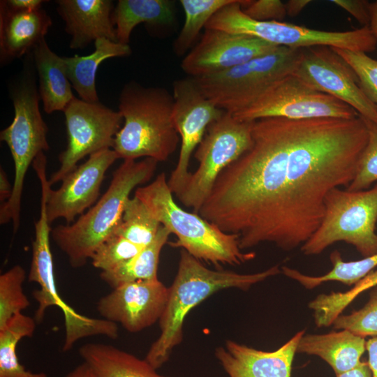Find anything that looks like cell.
I'll return each instance as SVG.
<instances>
[{"label":"cell","instance_id":"cell-31","mask_svg":"<svg viewBox=\"0 0 377 377\" xmlns=\"http://www.w3.org/2000/svg\"><path fill=\"white\" fill-rule=\"evenodd\" d=\"M377 286V268L374 269L346 292H332L318 295L309 306L314 311L318 327L332 325L334 320L362 293Z\"/></svg>","mask_w":377,"mask_h":377},{"label":"cell","instance_id":"cell-5","mask_svg":"<svg viewBox=\"0 0 377 377\" xmlns=\"http://www.w3.org/2000/svg\"><path fill=\"white\" fill-rule=\"evenodd\" d=\"M134 196L177 237L175 242H168L170 246L182 248L195 258L215 265H242L255 258L254 252H244L240 248L237 235L226 233L199 214L179 207L163 172L148 184L138 187Z\"/></svg>","mask_w":377,"mask_h":377},{"label":"cell","instance_id":"cell-26","mask_svg":"<svg viewBox=\"0 0 377 377\" xmlns=\"http://www.w3.org/2000/svg\"><path fill=\"white\" fill-rule=\"evenodd\" d=\"M174 20V4L169 0H119L112 13L118 42L126 45L139 24L168 25Z\"/></svg>","mask_w":377,"mask_h":377},{"label":"cell","instance_id":"cell-43","mask_svg":"<svg viewBox=\"0 0 377 377\" xmlns=\"http://www.w3.org/2000/svg\"><path fill=\"white\" fill-rule=\"evenodd\" d=\"M311 2L309 0H290L285 3L286 13L290 17H295Z\"/></svg>","mask_w":377,"mask_h":377},{"label":"cell","instance_id":"cell-20","mask_svg":"<svg viewBox=\"0 0 377 377\" xmlns=\"http://www.w3.org/2000/svg\"><path fill=\"white\" fill-rule=\"evenodd\" d=\"M56 3L65 30L71 36V49H83L100 38L118 42L112 1L59 0Z\"/></svg>","mask_w":377,"mask_h":377},{"label":"cell","instance_id":"cell-2","mask_svg":"<svg viewBox=\"0 0 377 377\" xmlns=\"http://www.w3.org/2000/svg\"><path fill=\"white\" fill-rule=\"evenodd\" d=\"M280 272L278 265L253 274L212 270L182 249L177 272L158 320L161 333L150 346L145 360L156 369L164 364L174 348L182 341L183 325L188 313L214 293L230 288L247 290Z\"/></svg>","mask_w":377,"mask_h":377},{"label":"cell","instance_id":"cell-7","mask_svg":"<svg viewBox=\"0 0 377 377\" xmlns=\"http://www.w3.org/2000/svg\"><path fill=\"white\" fill-rule=\"evenodd\" d=\"M243 0H235L215 13L205 28L258 38L277 46L306 49L326 46L368 53L376 43L369 26L346 31L310 29L281 21H258L242 10Z\"/></svg>","mask_w":377,"mask_h":377},{"label":"cell","instance_id":"cell-16","mask_svg":"<svg viewBox=\"0 0 377 377\" xmlns=\"http://www.w3.org/2000/svg\"><path fill=\"white\" fill-rule=\"evenodd\" d=\"M119 158L112 149L101 150L66 175L58 189L52 190L50 186L46 198L50 224L58 219L71 224L92 207L97 202L107 170Z\"/></svg>","mask_w":377,"mask_h":377},{"label":"cell","instance_id":"cell-35","mask_svg":"<svg viewBox=\"0 0 377 377\" xmlns=\"http://www.w3.org/2000/svg\"><path fill=\"white\" fill-rule=\"evenodd\" d=\"M367 304L348 315H339L333 322L334 328L348 330L359 336L377 337V288H373Z\"/></svg>","mask_w":377,"mask_h":377},{"label":"cell","instance_id":"cell-8","mask_svg":"<svg viewBox=\"0 0 377 377\" xmlns=\"http://www.w3.org/2000/svg\"><path fill=\"white\" fill-rule=\"evenodd\" d=\"M325 204L320 226L301 246L304 255L320 254L339 241L353 245L363 258L377 253V183L358 191L335 188Z\"/></svg>","mask_w":377,"mask_h":377},{"label":"cell","instance_id":"cell-6","mask_svg":"<svg viewBox=\"0 0 377 377\" xmlns=\"http://www.w3.org/2000/svg\"><path fill=\"white\" fill-rule=\"evenodd\" d=\"M14 117L0 133L1 141L8 145L14 163V182L10 199L0 207V223L12 221L13 232L20 224L21 201L29 167L37 156L50 149L48 127L39 108V92L31 77H24L11 95Z\"/></svg>","mask_w":377,"mask_h":377},{"label":"cell","instance_id":"cell-36","mask_svg":"<svg viewBox=\"0 0 377 377\" xmlns=\"http://www.w3.org/2000/svg\"><path fill=\"white\" fill-rule=\"evenodd\" d=\"M331 48L355 71L361 89L377 108V59L363 52Z\"/></svg>","mask_w":377,"mask_h":377},{"label":"cell","instance_id":"cell-44","mask_svg":"<svg viewBox=\"0 0 377 377\" xmlns=\"http://www.w3.org/2000/svg\"><path fill=\"white\" fill-rule=\"evenodd\" d=\"M65 377H97L90 367L84 362L71 370Z\"/></svg>","mask_w":377,"mask_h":377},{"label":"cell","instance_id":"cell-13","mask_svg":"<svg viewBox=\"0 0 377 377\" xmlns=\"http://www.w3.org/2000/svg\"><path fill=\"white\" fill-rule=\"evenodd\" d=\"M68 135L65 150L59 156L60 166L48 179L50 186L61 182L87 156L112 149L123 117L100 102L74 98L64 110Z\"/></svg>","mask_w":377,"mask_h":377},{"label":"cell","instance_id":"cell-40","mask_svg":"<svg viewBox=\"0 0 377 377\" xmlns=\"http://www.w3.org/2000/svg\"><path fill=\"white\" fill-rule=\"evenodd\" d=\"M6 4L15 9L22 10H34L41 8L43 3L46 1L41 0H6Z\"/></svg>","mask_w":377,"mask_h":377},{"label":"cell","instance_id":"cell-37","mask_svg":"<svg viewBox=\"0 0 377 377\" xmlns=\"http://www.w3.org/2000/svg\"><path fill=\"white\" fill-rule=\"evenodd\" d=\"M241 8L258 21H279L287 15L285 3L280 0H243Z\"/></svg>","mask_w":377,"mask_h":377},{"label":"cell","instance_id":"cell-32","mask_svg":"<svg viewBox=\"0 0 377 377\" xmlns=\"http://www.w3.org/2000/svg\"><path fill=\"white\" fill-rule=\"evenodd\" d=\"M25 279L26 272L19 265L0 275V329L30 305L22 288Z\"/></svg>","mask_w":377,"mask_h":377},{"label":"cell","instance_id":"cell-17","mask_svg":"<svg viewBox=\"0 0 377 377\" xmlns=\"http://www.w3.org/2000/svg\"><path fill=\"white\" fill-rule=\"evenodd\" d=\"M278 47L248 35L205 29L200 41L184 58L181 67L193 77H202L235 67Z\"/></svg>","mask_w":377,"mask_h":377},{"label":"cell","instance_id":"cell-30","mask_svg":"<svg viewBox=\"0 0 377 377\" xmlns=\"http://www.w3.org/2000/svg\"><path fill=\"white\" fill-rule=\"evenodd\" d=\"M235 0H181L185 14L184 26L174 43L177 55L184 54L195 42L209 20L224 6Z\"/></svg>","mask_w":377,"mask_h":377},{"label":"cell","instance_id":"cell-11","mask_svg":"<svg viewBox=\"0 0 377 377\" xmlns=\"http://www.w3.org/2000/svg\"><path fill=\"white\" fill-rule=\"evenodd\" d=\"M232 114L243 121L274 117L350 119L359 116L348 105L313 89L293 73L274 82L251 103Z\"/></svg>","mask_w":377,"mask_h":377},{"label":"cell","instance_id":"cell-22","mask_svg":"<svg viewBox=\"0 0 377 377\" xmlns=\"http://www.w3.org/2000/svg\"><path fill=\"white\" fill-rule=\"evenodd\" d=\"M365 350L364 337L348 330H341L323 334H304L300 340L297 353L320 357L337 376L359 365Z\"/></svg>","mask_w":377,"mask_h":377},{"label":"cell","instance_id":"cell-27","mask_svg":"<svg viewBox=\"0 0 377 377\" xmlns=\"http://www.w3.org/2000/svg\"><path fill=\"white\" fill-rule=\"evenodd\" d=\"M170 234V230L161 225L150 244L124 263L111 270L101 272V279L112 288L127 283L158 279L160 254Z\"/></svg>","mask_w":377,"mask_h":377},{"label":"cell","instance_id":"cell-29","mask_svg":"<svg viewBox=\"0 0 377 377\" xmlns=\"http://www.w3.org/2000/svg\"><path fill=\"white\" fill-rule=\"evenodd\" d=\"M161 224L139 198H129L113 232L135 244L145 247L155 239Z\"/></svg>","mask_w":377,"mask_h":377},{"label":"cell","instance_id":"cell-28","mask_svg":"<svg viewBox=\"0 0 377 377\" xmlns=\"http://www.w3.org/2000/svg\"><path fill=\"white\" fill-rule=\"evenodd\" d=\"M36 323L34 318L20 313L0 329V377H47L45 373L27 370L16 354L17 343L33 335Z\"/></svg>","mask_w":377,"mask_h":377},{"label":"cell","instance_id":"cell-14","mask_svg":"<svg viewBox=\"0 0 377 377\" xmlns=\"http://www.w3.org/2000/svg\"><path fill=\"white\" fill-rule=\"evenodd\" d=\"M172 119L181 139L177 163L168 179V186L177 197L191 173V156L202 141L208 126L226 111L215 105L201 91L193 78L175 80Z\"/></svg>","mask_w":377,"mask_h":377},{"label":"cell","instance_id":"cell-12","mask_svg":"<svg viewBox=\"0 0 377 377\" xmlns=\"http://www.w3.org/2000/svg\"><path fill=\"white\" fill-rule=\"evenodd\" d=\"M38 179L41 185L40 211L39 219L34 225L35 236L32 242V256L27 276L29 282L36 283L39 286V288L33 293V297L38 302L34 318L37 323H40L48 308L53 306L59 307L64 319V341L68 345H74L79 340L95 334L98 323L96 318L87 317L77 312L59 294L50 249L52 228L46 214L47 191L50 185L45 174H41Z\"/></svg>","mask_w":377,"mask_h":377},{"label":"cell","instance_id":"cell-25","mask_svg":"<svg viewBox=\"0 0 377 377\" xmlns=\"http://www.w3.org/2000/svg\"><path fill=\"white\" fill-rule=\"evenodd\" d=\"M95 50L88 56L64 57L67 77L80 99L89 103L99 102L96 89L98 66L105 60L125 57L131 53L128 45L100 38L94 42Z\"/></svg>","mask_w":377,"mask_h":377},{"label":"cell","instance_id":"cell-10","mask_svg":"<svg viewBox=\"0 0 377 377\" xmlns=\"http://www.w3.org/2000/svg\"><path fill=\"white\" fill-rule=\"evenodd\" d=\"M251 127L227 112L208 126L194 154L198 166L177 196L184 206L198 214L220 173L251 147Z\"/></svg>","mask_w":377,"mask_h":377},{"label":"cell","instance_id":"cell-21","mask_svg":"<svg viewBox=\"0 0 377 377\" xmlns=\"http://www.w3.org/2000/svg\"><path fill=\"white\" fill-rule=\"evenodd\" d=\"M52 22L42 8L15 9L0 2V59L8 63L32 51L45 38Z\"/></svg>","mask_w":377,"mask_h":377},{"label":"cell","instance_id":"cell-1","mask_svg":"<svg viewBox=\"0 0 377 377\" xmlns=\"http://www.w3.org/2000/svg\"><path fill=\"white\" fill-rule=\"evenodd\" d=\"M252 145L218 176L198 214L242 250L291 251L320 226L325 198L349 186L367 145L363 118L252 121Z\"/></svg>","mask_w":377,"mask_h":377},{"label":"cell","instance_id":"cell-4","mask_svg":"<svg viewBox=\"0 0 377 377\" xmlns=\"http://www.w3.org/2000/svg\"><path fill=\"white\" fill-rule=\"evenodd\" d=\"M173 104L172 94L165 88L127 83L119 98L124 124L112 147L119 158L167 161L180 140L172 119Z\"/></svg>","mask_w":377,"mask_h":377},{"label":"cell","instance_id":"cell-45","mask_svg":"<svg viewBox=\"0 0 377 377\" xmlns=\"http://www.w3.org/2000/svg\"><path fill=\"white\" fill-rule=\"evenodd\" d=\"M369 27L377 45V1L369 3Z\"/></svg>","mask_w":377,"mask_h":377},{"label":"cell","instance_id":"cell-19","mask_svg":"<svg viewBox=\"0 0 377 377\" xmlns=\"http://www.w3.org/2000/svg\"><path fill=\"white\" fill-rule=\"evenodd\" d=\"M304 330L279 348L264 351L227 340L215 356L229 377H291L292 364Z\"/></svg>","mask_w":377,"mask_h":377},{"label":"cell","instance_id":"cell-9","mask_svg":"<svg viewBox=\"0 0 377 377\" xmlns=\"http://www.w3.org/2000/svg\"><path fill=\"white\" fill-rule=\"evenodd\" d=\"M302 50L279 46L235 67L193 79L215 105L234 114L251 103L274 82L292 73Z\"/></svg>","mask_w":377,"mask_h":377},{"label":"cell","instance_id":"cell-41","mask_svg":"<svg viewBox=\"0 0 377 377\" xmlns=\"http://www.w3.org/2000/svg\"><path fill=\"white\" fill-rule=\"evenodd\" d=\"M13 186L8 181L6 172L1 167L0 170V201L3 203L11 197Z\"/></svg>","mask_w":377,"mask_h":377},{"label":"cell","instance_id":"cell-15","mask_svg":"<svg viewBox=\"0 0 377 377\" xmlns=\"http://www.w3.org/2000/svg\"><path fill=\"white\" fill-rule=\"evenodd\" d=\"M293 73L313 89L341 101L362 117L377 124V108L361 89L355 71L331 47L303 49Z\"/></svg>","mask_w":377,"mask_h":377},{"label":"cell","instance_id":"cell-34","mask_svg":"<svg viewBox=\"0 0 377 377\" xmlns=\"http://www.w3.org/2000/svg\"><path fill=\"white\" fill-rule=\"evenodd\" d=\"M363 119L368 131V140L360 156L356 175L346 188L350 191L367 190L377 182V124Z\"/></svg>","mask_w":377,"mask_h":377},{"label":"cell","instance_id":"cell-33","mask_svg":"<svg viewBox=\"0 0 377 377\" xmlns=\"http://www.w3.org/2000/svg\"><path fill=\"white\" fill-rule=\"evenodd\" d=\"M143 248L112 232L97 248L90 260L95 268L109 271L135 257Z\"/></svg>","mask_w":377,"mask_h":377},{"label":"cell","instance_id":"cell-23","mask_svg":"<svg viewBox=\"0 0 377 377\" xmlns=\"http://www.w3.org/2000/svg\"><path fill=\"white\" fill-rule=\"evenodd\" d=\"M32 53L44 111L48 114L55 111L64 112L75 98L67 77L64 57L52 51L45 38L34 48Z\"/></svg>","mask_w":377,"mask_h":377},{"label":"cell","instance_id":"cell-42","mask_svg":"<svg viewBox=\"0 0 377 377\" xmlns=\"http://www.w3.org/2000/svg\"><path fill=\"white\" fill-rule=\"evenodd\" d=\"M337 377H373L368 363L361 362L354 369L339 374Z\"/></svg>","mask_w":377,"mask_h":377},{"label":"cell","instance_id":"cell-3","mask_svg":"<svg viewBox=\"0 0 377 377\" xmlns=\"http://www.w3.org/2000/svg\"><path fill=\"white\" fill-rule=\"evenodd\" d=\"M158 162L150 158L124 160L104 194L71 224L52 228L51 238L73 268L84 266L97 248L113 232L134 188L149 182Z\"/></svg>","mask_w":377,"mask_h":377},{"label":"cell","instance_id":"cell-39","mask_svg":"<svg viewBox=\"0 0 377 377\" xmlns=\"http://www.w3.org/2000/svg\"><path fill=\"white\" fill-rule=\"evenodd\" d=\"M366 350L368 352V365L373 377H377V337L366 341Z\"/></svg>","mask_w":377,"mask_h":377},{"label":"cell","instance_id":"cell-18","mask_svg":"<svg viewBox=\"0 0 377 377\" xmlns=\"http://www.w3.org/2000/svg\"><path fill=\"white\" fill-rule=\"evenodd\" d=\"M103 296L96 309L102 318L120 324L130 332L142 331L161 318L169 288L161 281H138L122 284Z\"/></svg>","mask_w":377,"mask_h":377},{"label":"cell","instance_id":"cell-38","mask_svg":"<svg viewBox=\"0 0 377 377\" xmlns=\"http://www.w3.org/2000/svg\"><path fill=\"white\" fill-rule=\"evenodd\" d=\"M339 7L344 9L364 26H369V2L365 0H331Z\"/></svg>","mask_w":377,"mask_h":377},{"label":"cell","instance_id":"cell-24","mask_svg":"<svg viewBox=\"0 0 377 377\" xmlns=\"http://www.w3.org/2000/svg\"><path fill=\"white\" fill-rule=\"evenodd\" d=\"M79 354L97 377H167L158 374L145 359L110 344L87 343Z\"/></svg>","mask_w":377,"mask_h":377}]
</instances>
